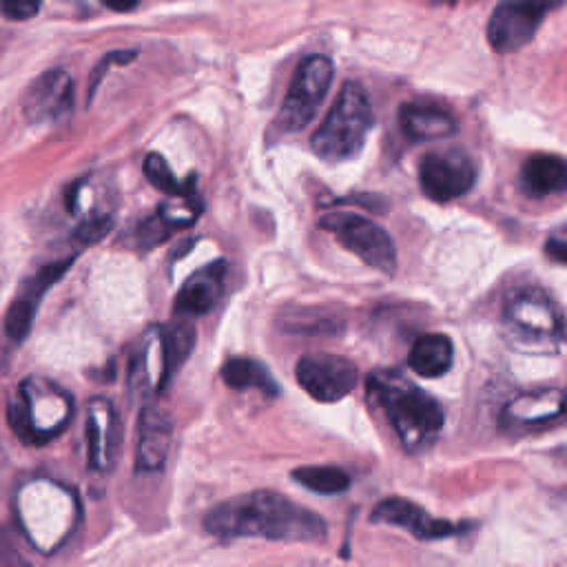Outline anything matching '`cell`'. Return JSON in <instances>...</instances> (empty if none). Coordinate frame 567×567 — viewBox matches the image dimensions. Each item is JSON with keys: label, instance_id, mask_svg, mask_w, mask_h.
<instances>
[{"label": "cell", "instance_id": "2", "mask_svg": "<svg viewBox=\"0 0 567 567\" xmlns=\"http://www.w3.org/2000/svg\"><path fill=\"white\" fill-rule=\"evenodd\" d=\"M372 127V107L359 83H346L312 136V151L329 162L355 158Z\"/></svg>", "mask_w": 567, "mask_h": 567}, {"label": "cell", "instance_id": "3", "mask_svg": "<svg viewBox=\"0 0 567 567\" xmlns=\"http://www.w3.org/2000/svg\"><path fill=\"white\" fill-rule=\"evenodd\" d=\"M370 393L386 410L408 451L423 446L446 423L444 410L428 393L402 380H377L374 377L370 380Z\"/></svg>", "mask_w": 567, "mask_h": 567}, {"label": "cell", "instance_id": "26", "mask_svg": "<svg viewBox=\"0 0 567 567\" xmlns=\"http://www.w3.org/2000/svg\"><path fill=\"white\" fill-rule=\"evenodd\" d=\"M109 229H111V220L109 218H91V220H87L85 224L78 226L76 239L81 244H96V242H100L109 233Z\"/></svg>", "mask_w": 567, "mask_h": 567}, {"label": "cell", "instance_id": "6", "mask_svg": "<svg viewBox=\"0 0 567 567\" xmlns=\"http://www.w3.org/2000/svg\"><path fill=\"white\" fill-rule=\"evenodd\" d=\"M565 0H503L488 21V40L494 51L513 53L534 40L545 16Z\"/></svg>", "mask_w": 567, "mask_h": 567}, {"label": "cell", "instance_id": "27", "mask_svg": "<svg viewBox=\"0 0 567 567\" xmlns=\"http://www.w3.org/2000/svg\"><path fill=\"white\" fill-rule=\"evenodd\" d=\"M545 254L554 260V262H563L567 264V226L556 229L547 242H545Z\"/></svg>", "mask_w": 567, "mask_h": 567}, {"label": "cell", "instance_id": "21", "mask_svg": "<svg viewBox=\"0 0 567 567\" xmlns=\"http://www.w3.org/2000/svg\"><path fill=\"white\" fill-rule=\"evenodd\" d=\"M293 479L318 494H342L350 488V477L331 466H304L293 470Z\"/></svg>", "mask_w": 567, "mask_h": 567}, {"label": "cell", "instance_id": "9", "mask_svg": "<svg viewBox=\"0 0 567 567\" xmlns=\"http://www.w3.org/2000/svg\"><path fill=\"white\" fill-rule=\"evenodd\" d=\"M74 264V258L65 260V262H53L42 267L32 280H27L23 284V288L19 291L16 299L10 304L8 315H5V331L14 342H23L34 324V318L38 312V306L45 297V293L67 273V269Z\"/></svg>", "mask_w": 567, "mask_h": 567}, {"label": "cell", "instance_id": "1", "mask_svg": "<svg viewBox=\"0 0 567 567\" xmlns=\"http://www.w3.org/2000/svg\"><path fill=\"white\" fill-rule=\"evenodd\" d=\"M205 530L220 539L260 537L288 543H320L326 523L320 515L273 490H258L218 503L205 517Z\"/></svg>", "mask_w": 567, "mask_h": 567}, {"label": "cell", "instance_id": "11", "mask_svg": "<svg viewBox=\"0 0 567 567\" xmlns=\"http://www.w3.org/2000/svg\"><path fill=\"white\" fill-rule=\"evenodd\" d=\"M72 102H74L72 78L65 72L53 70L40 76L29 87L23 109L25 115L38 124V122L65 118L72 111Z\"/></svg>", "mask_w": 567, "mask_h": 567}, {"label": "cell", "instance_id": "15", "mask_svg": "<svg viewBox=\"0 0 567 567\" xmlns=\"http://www.w3.org/2000/svg\"><path fill=\"white\" fill-rule=\"evenodd\" d=\"M519 182L530 198L558 196L567 192V160L554 153H534L523 162Z\"/></svg>", "mask_w": 567, "mask_h": 567}, {"label": "cell", "instance_id": "23", "mask_svg": "<svg viewBox=\"0 0 567 567\" xmlns=\"http://www.w3.org/2000/svg\"><path fill=\"white\" fill-rule=\"evenodd\" d=\"M8 415H10L8 419L14 428V432L25 441V444H42V441L47 439V434L38 428V423L34 419L32 404H29V397L25 395V391L10 404Z\"/></svg>", "mask_w": 567, "mask_h": 567}, {"label": "cell", "instance_id": "4", "mask_svg": "<svg viewBox=\"0 0 567 567\" xmlns=\"http://www.w3.org/2000/svg\"><path fill=\"white\" fill-rule=\"evenodd\" d=\"M320 226L333 233L344 248L370 269L393 275L397 271V248L393 237L368 218L348 211H335L320 220Z\"/></svg>", "mask_w": 567, "mask_h": 567}, {"label": "cell", "instance_id": "17", "mask_svg": "<svg viewBox=\"0 0 567 567\" xmlns=\"http://www.w3.org/2000/svg\"><path fill=\"white\" fill-rule=\"evenodd\" d=\"M453 359H455V348H453L451 337L432 333V335H423L415 342L408 363L419 377L434 380V377H441L451 370Z\"/></svg>", "mask_w": 567, "mask_h": 567}, {"label": "cell", "instance_id": "29", "mask_svg": "<svg viewBox=\"0 0 567 567\" xmlns=\"http://www.w3.org/2000/svg\"><path fill=\"white\" fill-rule=\"evenodd\" d=\"M448 3H455V0H448Z\"/></svg>", "mask_w": 567, "mask_h": 567}, {"label": "cell", "instance_id": "28", "mask_svg": "<svg viewBox=\"0 0 567 567\" xmlns=\"http://www.w3.org/2000/svg\"><path fill=\"white\" fill-rule=\"evenodd\" d=\"M102 3L113 12H132L138 8V0H102Z\"/></svg>", "mask_w": 567, "mask_h": 567}, {"label": "cell", "instance_id": "16", "mask_svg": "<svg viewBox=\"0 0 567 567\" xmlns=\"http://www.w3.org/2000/svg\"><path fill=\"white\" fill-rule=\"evenodd\" d=\"M160 346H162V372H160V389H164L180 366L192 355L196 346V329L188 322V318H177L169 322L160 331Z\"/></svg>", "mask_w": 567, "mask_h": 567}, {"label": "cell", "instance_id": "12", "mask_svg": "<svg viewBox=\"0 0 567 567\" xmlns=\"http://www.w3.org/2000/svg\"><path fill=\"white\" fill-rule=\"evenodd\" d=\"M402 132L415 143L444 140L457 132L455 115L444 107L428 100L406 102L399 111Z\"/></svg>", "mask_w": 567, "mask_h": 567}, {"label": "cell", "instance_id": "19", "mask_svg": "<svg viewBox=\"0 0 567 567\" xmlns=\"http://www.w3.org/2000/svg\"><path fill=\"white\" fill-rule=\"evenodd\" d=\"M567 410V399L554 391L537 393V395H526L517 402H513L506 410V417L515 423H543L550 419L560 417Z\"/></svg>", "mask_w": 567, "mask_h": 567}, {"label": "cell", "instance_id": "8", "mask_svg": "<svg viewBox=\"0 0 567 567\" xmlns=\"http://www.w3.org/2000/svg\"><path fill=\"white\" fill-rule=\"evenodd\" d=\"M299 386L322 404H335L350 395L357 386V366L333 353H308L297 361Z\"/></svg>", "mask_w": 567, "mask_h": 567}, {"label": "cell", "instance_id": "14", "mask_svg": "<svg viewBox=\"0 0 567 567\" xmlns=\"http://www.w3.org/2000/svg\"><path fill=\"white\" fill-rule=\"evenodd\" d=\"M224 273H226V264L220 260L194 273L184 282V286L175 297V312L186 315V318L209 312L220 299Z\"/></svg>", "mask_w": 567, "mask_h": 567}, {"label": "cell", "instance_id": "22", "mask_svg": "<svg viewBox=\"0 0 567 567\" xmlns=\"http://www.w3.org/2000/svg\"><path fill=\"white\" fill-rule=\"evenodd\" d=\"M145 175L147 180L158 188V192L167 194V196H175V198H184L188 194H194V182L188 184H180L177 177L173 175V171L169 169L167 160L160 153H149L145 158Z\"/></svg>", "mask_w": 567, "mask_h": 567}, {"label": "cell", "instance_id": "7", "mask_svg": "<svg viewBox=\"0 0 567 567\" xmlns=\"http://www.w3.org/2000/svg\"><path fill=\"white\" fill-rule=\"evenodd\" d=\"M477 182V167L466 151H432L419 162V186L432 202L464 198Z\"/></svg>", "mask_w": 567, "mask_h": 567}, {"label": "cell", "instance_id": "13", "mask_svg": "<svg viewBox=\"0 0 567 567\" xmlns=\"http://www.w3.org/2000/svg\"><path fill=\"white\" fill-rule=\"evenodd\" d=\"M173 421L160 406H147L140 415V444H138V470L156 472L160 470L171 451Z\"/></svg>", "mask_w": 567, "mask_h": 567}, {"label": "cell", "instance_id": "10", "mask_svg": "<svg viewBox=\"0 0 567 567\" xmlns=\"http://www.w3.org/2000/svg\"><path fill=\"white\" fill-rule=\"evenodd\" d=\"M370 519L374 523H386V526L404 528V530H408L412 537H417L421 541L444 539V537H451V534L459 532V528L453 526L451 521L432 519L426 510L415 506L412 501H406V498H399V496L382 501L380 506L372 510Z\"/></svg>", "mask_w": 567, "mask_h": 567}, {"label": "cell", "instance_id": "5", "mask_svg": "<svg viewBox=\"0 0 567 567\" xmlns=\"http://www.w3.org/2000/svg\"><path fill=\"white\" fill-rule=\"evenodd\" d=\"M333 83V62L326 56H308L295 72L278 127L286 134L301 132L322 107Z\"/></svg>", "mask_w": 567, "mask_h": 567}, {"label": "cell", "instance_id": "25", "mask_svg": "<svg viewBox=\"0 0 567 567\" xmlns=\"http://www.w3.org/2000/svg\"><path fill=\"white\" fill-rule=\"evenodd\" d=\"M42 0H0V12L12 21H27L38 14Z\"/></svg>", "mask_w": 567, "mask_h": 567}, {"label": "cell", "instance_id": "20", "mask_svg": "<svg viewBox=\"0 0 567 567\" xmlns=\"http://www.w3.org/2000/svg\"><path fill=\"white\" fill-rule=\"evenodd\" d=\"M282 333L293 335H331L337 331V322L331 315H324L318 308H288L282 310L275 320Z\"/></svg>", "mask_w": 567, "mask_h": 567}, {"label": "cell", "instance_id": "24", "mask_svg": "<svg viewBox=\"0 0 567 567\" xmlns=\"http://www.w3.org/2000/svg\"><path fill=\"white\" fill-rule=\"evenodd\" d=\"M513 318L526 326L528 331H552V312L545 304L528 297V299H519L513 308Z\"/></svg>", "mask_w": 567, "mask_h": 567}, {"label": "cell", "instance_id": "18", "mask_svg": "<svg viewBox=\"0 0 567 567\" xmlns=\"http://www.w3.org/2000/svg\"><path fill=\"white\" fill-rule=\"evenodd\" d=\"M222 380L229 389L235 391H248L258 389L267 395L278 393V384L273 380V374L262 361L248 359V357H233L222 366Z\"/></svg>", "mask_w": 567, "mask_h": 567}]
</instances>
